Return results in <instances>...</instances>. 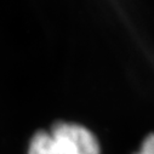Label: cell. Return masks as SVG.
Returning a JSON list of instances; mask_svg holds the SVG:
<instances>
[{"mask_svg":"<svg viewBox=\"0 0 154 154\" xmlns=\"http://www.w3.org/2000/svg\"><path fill=\"white\" fill-rule=\"evenodd\" d=\"M96 136L86 128L74 123H57L49 131L36 132L28 154H100Z\"/></svg>","mask_w":154,"mask_h":154,"instance_id":"cell-1","label":"cell"},{"mask_svg":"<svg viewBox=\"0 0 154 154\" xmlns=\"http://www.w3.org/2000/svg\"><path fill=\"white\" fill-rule=\"evenodd\" d=\"M136 154H154V134L148 135Z\"/></svg>","mask_w":154,"mask_h":154,"instance_id":"cell-2","label":"cell"}]
</instances>
